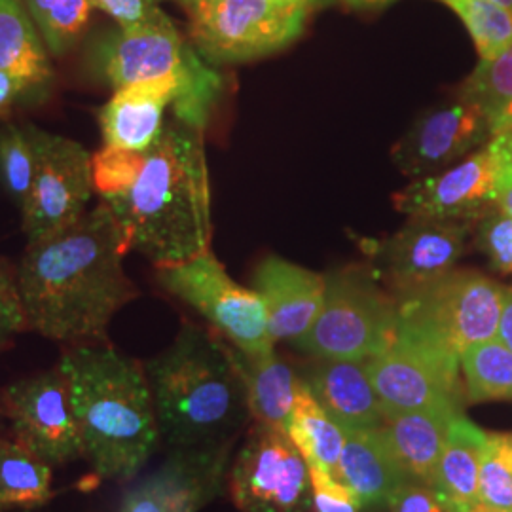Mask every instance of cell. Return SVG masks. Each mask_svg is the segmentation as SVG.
Wrapping results in <instances>:
<instances>
[{
    "label": "cell",
    "mask_w": 512,
    "mask_h": 512,
    "mask_svg": "<svg viewBox=\"0 0 512 512\" xmlns=\"http://www.w3.org/2000/svg\"><path fill=\"white\" fill-rule=\"evenodd\" d=\"M128 251L105 202L67 230L29 243L16 270L27 329L69 346L107 344L112 317L139 296L124 270Z\"/></svg>",
    "instance_id": "obj_1"
},
{
    "label": "cell",
    "mask_w": 512,
    "mask_h": 512,
    "mask_svg": "<svg viewBox=\"0 0 512 512\" xmlns=\"http://www.w3.org/2000/svg\"><path fill=\"white\" fill-rule=\"evenodd\" d=\"M129 251L173 266L211 251V186L202 129L165 122L124 194L105 198Z\"/></svg>",
    "instance_id": "obj_2"
},
{
    "label": "cell",
    "mask_w": 512,
    "mask_h": 512,
    "mask_svg": "<svg viewBox=\"0 0 512 512\" xmlns=\"http://www.w3.org/2000/svg\"><path fill=\"white\" fill-rule=\"evenodd\" d=\"M57 368L69 385L82 459L101 480L131 482L162 440L145 365L109 344H78Z\"/></svg>",
    "instance_id": "obj_3"
},
{
    "label": "cell",
    "mask_w": 512,
    "mask_h": 512,
    "mask_svg": "<svg viewBox=\"0 0 512 512\" xmlns=\"http://www.w3.org/2000/svg\"><path fill=\"white\" fill-rule=\"evenodd\" d=\"M160 439L169 450L236 440L251 420L230 344L184 323L169 348L145 363Z\"/></svg>",
    "instance_id": "obj_4"
},
{
    "label": "cell",
    "mask_w": 512,
    "mask_h": 512,
    "mask_svg": "<svg viewBox=\"0 0 512 512\" xmlns=\"http://www.w3.org/2000/svg\"><path fill=\"white\" fill-rule=\"evenodd\" d=\"M86 65L114 90L141 82H175L179 86V97L171 107L175 120L202 131L226 86L222 73L203 59L171 18L147 27H116L101 33L86 50Z\"/></svg>",
    "instance_id": "obj_5"
},
{
    "label": "cell",
    "mask_w": 512,
    "mask_h": 512,
    "mask_svg": "<svg viewBox=\"0 0 512 512\" xmlns=\"http://www.w3.org/2000/svg\"><path fill=\"white\" fill-rule=\"evenodd\" d=\"M505 287L473 270H452L418 289L395 294L397 334L461 363L476 344L497 338Z\"/></svg>",
    "instance_id": "obj_6"
},
{
    "label": "cell",
    "mask_w": 512,
    "mask_h": 512,
    "mask_svg": "<svg viewBox=\"0 0 512 512\" xmlns=\"http://www.w3.org/2000/svg\"><path fill=\"white\" fill-rule=\"evenodd\" d=\"M190 42L211 65L277 54L302 37L315 4L306 0H183Z\"/></svg>",
    "instance_id": "obj_7"
},
{
    "label": "cell",
    "mask_w": 512,
    "mask_h": 512,
    "mask_svg": "<svg viewBox=\"0 0 512 512\" xmlns=\"http://www.w3.org/2000/svg\"><path fill=\"white\" fill-rule=\"evenodd\" d=\"M397 327V296L365 268H344L327 275L323 308L294 346L311 359L370 361L391 348Z\"/></svg>",
    "instance_id": "obj_8"
},
{
    "label": "cell",
    "mask_w": 512,
    "mask_h": 512,
    "mask_svg": "<svg viewBox=\"0 0 512 512\" xmlns=\"http://www.w3.org/2000/svg\"><path fill=\"white\" fill-rule=\"evenodd\" d=\"M158 283L198 311L241 353L264 355L274 351L275 342L260 296L255 289L234 281L213 251L158 268Z\"/></svg>",
    "instance_id": "obj_9"
},
{
    "label": "cell",
    "mask_w": 512,
    "mask_h": 512,
    "mask_svg": "<svg viewBox=\"0 0 512 512\" xmlns=\"http://www.w3.org/2000/svg\"><path fill=\"white\" fill-rule=\"evenodd\" d=\"M241 512H313L310 467L287 433L255 423L228 471Z\"/></svg>",
    "instance_id": "obj_10"
},
{
    "label": "cell",
    "mask_w": 512,
    "mask_h": 512,
    "mask_svg": "<svg viewBox=\"0 0 512 512\" xmlns=\"http://www.w3.org/2000/svg\"><path fill=\"white\" fill-rule=\"evenodd\" d=\"M37 173L23 205V232L29 243L50 238L82 219L92 200V156L73 139L33 126Z\"/></svg>",
    "instance_id": "obj_11"
},
{
    "label": "cell",
    "mask_w": 512,
    "mask_h": 512,
    "mask_svg": "<svg viewBox=\"0 0 512 512\" xmlns=\"http://www.w3.org/2000/svg\"><path fill=\"white\" fill-rule=\"evenodd\" d=\"M0 410L14 440L52 469L82 458L69 385L57 366L6 385L0 391Z\"/></svg>",
    "instance_id": "obj_12"
},
{
    "label": "cell",
    "mask_w": 512,
    "mask_h": 512,
    "mask_svg": "<svg viewBox=\"0 0 512 512\" xmlns=\"http://www.w3.org/2000/svg\"><path fill=\"white\" fill-rule=\"evenodd\" d=\"M370 380L387 418L410 410H463L461 363L404 336L366 361Z\"/></svg>",
    "instance_id": "obj_13"
},
{
    "label": "cell",
    "mask_w": 512,
    "mask_h": 512,
    "mask_svg": "<svg viewBox=\"0 0 512 512\" xmlns=\"http://www.w3.org/2000/svg\"><path fill=\"white\" fill-rule=\"evenodd\" d=\"M236 440L171 450L150 475L133 484L118 512H200L228 484Z\"/></svg>",
    "instance_id": "obj_14"
},
{
    "label": "cell",
    "mask_w": 512,
    "mask_h": 512,
    "mask_svg": "<svg viewBox=\"0 0 512 512\" xmlns=\"http://www.w3.org/2000/svg\"><path fill=\"white\" fill-rule=\"evenodd\" d=\"M492 135L484 110L458 92L452 101L418 118L393 148V162L410 177H429L488 145Z\"/></svg>",
    "instance_id": "obj_15"
},
{
    "label": "cell",
    "mask_w": 512,
    "mask_h": 512,
    "mask_svg": "<svg viewBox=\"0 0 512 512\" xmlns=\"http://www.w3.org/2000/svg\"><path fill=\"white\" fill-rule=\"evenodd\" d=\"M471 230L473 222L408 217L397 234L372 249V256L395 294L406 293L452 272Z\"/></svg>",
    "instance_id": "obj_16"
},
{
    "label": "cell",
    "mask_w": 512,
    "mask_h": 512,
    "mask_svg": "<svg viewBox=\"0 0 512 512\" xmlns=\"http://www.w3.org/2000/svg\"><path fill=\"white\" fill-rule=\"evenodd\" d=\"M494 173V154L484 145L439 175L408 184L395 196V207L406 217L475 222L497 207Z\"/></svg>",
    "instance_id": "obj_17"
},
{
    "label": "cell",
    "mask_w": 512,
    "mask_h": 512,
    "mask_svg": "<svg viewBox=\"0 0 512 512\" xmlns=\"http://www.w3.org/2000/svg\"><path fill=\"white\" fill-rule=\"evenodd\" d=\"M253 289L264 304L272 340L296 344L310 332L323 308L327 275L281 256H268L256 266Z\"/></svg>",
    "instance_id": "obj_18"
},
{
    "label": "cell",
    "mask_w": 512,
    "mask_h": 512,
    "mask_svg": "<svg viewBox=\"0 0 512 512\" xmlns=\"http://www.w3.org/2000/svg\"><path fill=\"white\" fill-rule=\"evenodd\" d=\"M317 399L344 433L380 429L387 421L366 361L313 359L302 374Z\"/></svg>",
    "instance_id": "obj_19"
},
{
    "label": "cell",
    "mask_w": 512,
    "mask_h": 512,
    "mask_svg": "<svg viewBox=\"0 0 512 512\" xmlns=\"http://www.w3.org/2000/svg\"><path fill=\"white\" fill-rule=\"evenodd\" d=\"M179 97L175 82H141L116 90L99 109V128L107 147L148 152L165 128L164 114Z\"/></svg>",
    "instance_id": "obj_20"
},
{
    "label": "cell",
    "mask_w": 512,
    "mask_h": 512,
    "mask_svg": "<svg viewBox=\"0 0 512 512\" xmlns=\"http://www.w3.org/2000/svg\"><path fill=\"white\" fill-rule=\"evenodd\" d=\"M463 410L429 408L389 416L384 435L410 484L433 488L450 423Z\"/></svg>",
    "instance_id": "obj_21"
},
{
    "label": "cell",
    "mask_w": 512,
    "mask_h": 512,
    "mask_svg": "<svg viewBox=\"0 0 512 512\" xmlns=\"http://www.w3.org/2000/svg\"><path fill=\"white\" fill-rule=\"evenodd\" d=\"M336 478L357 495L363 509L389 507L393 495L410 484L389 450L384 427L346 433Z\"/></svg>",
    "instance_id": "obj_22"
},
{
    "label": "cell",
    "mask_w": 512,
    "mask_h": 512,
    "mask_svg": "<svg viewBox=\"0 0 512 512\" xmlns=\"http://www.w3.org/2000/svg\"><path fill=\"white\" fill-rule=\"evenodd\" d=\"M230 351L245 387L251 418L285 433L302 387V376L275 349L264 355H245L234 346H230Z\"/></svg>",
    "instance_id": "obj_23"
},
{
    "label": "cell",
    "mask_w": 512,
    "mask_h": 512,
    "mask_svg": "<svg viewBox=\"0 0 512 512\" xmlns=\"http://www.w3.org/2000/svg\"><path fill=\"white\" fill-rule=\"evenodd\" d=\"M488 433L463 412L450 423L433 490L452 512H469L478 505V475Z\"/></svg>",
    "instance_id": "obj_24"
},
{
    "label": "cell",
    "mask_w": 512,
    "mask_h": 512,
    "mask_svg": "<svg viewBox=\"0 0 512 512\" xmlns=\"http://www.w3.org/2000/svg\"><path fill=\"white\" fill-rule=\"evenodd\" d=\"M0 71L18 74L46 92L54 80L44 38L21 0H0Z\"/></svg>",
    "instance_id": "obj_25"
},
{
    "label": "cell",
    "mask_w": 512,
    "mask_h": 512,
    "mask_svg": "<svg viewBox=\"0 0 512 512\" xmlns=\"http://www.w3.org/2000/svg\"><path fill=\"white\" fill-rule=\"evenodd\" d=\"M285 433L310 469L336 476L346 433L317 403L304 378Z\"/></svg>",
    "instance_id": "obj_26"
},
{
    "label": "cell",
    "mask_w": 512,
    "mask_h": 512,
    "mask_svg": "<svg viewBox=\"0 0 512 512\" xmlns=\"http://www.w3.org/2000/svg\"><path fill=\"white\" fill-rule=\"evenodd\" d=\"M52 467L27 452L16 440L0 437V509H35L48 503Z\"/></svg>",
    "instance_id": "obj_27"
},
{
    "label": "cell",
    "mask_w": 512,
    "mask_h": 512,
    "mask_svg": "<svg viewBox=\"0 0 512 512\" xmlns=\"http://www.w3.org/2000/svg\"><path fill=\"white\" fill-rule=\"evenodd\" d=\"M467 403L512 401V349L497 338L476 344L461 355Z\"/></svg>",
    "instance_id": "obj_28"
},
{
    "label": "cell",
    "mask_w": 512,
    "mask_h": 512,
    "mask_svg": "<svg viewBox=\"0 0 512 512\" xmlns=\"http://www.w3.org/2000/svg\"><path fill=\"white\" fill-rule=\"evenodd\" d=\"M25 6L52 55H65L82 37L90 14V0H25Z\"/></svg>",
    "instance_id": "obj_29"
},
{
    "label": "cell",
    "mask_w": 512,
    "mask_h": 512,
    "mask_svg": "<svg viewBox=\"0 0 512 512\" xmlns=\"http://www.w3.org/2000/svg\"><path fill=\"white\" fill-rule=\"evenodd\" d=\"M459 93L475 101L488 116L492 131L512 114V46L494 59H480Z\"/></svg>",
    "instance_id": "obj_30"
},
{
    "label": "cell",
    "mask_w": 512,
    "mask_h": 512,
    "mask_svg": "<svg viewBox=\"0 0 512 512\" xmlns=\"http://www.w3.org/2000/svg\"><path fill=\"white\" fill-rule=\"evenodd\" d=\"M37 173L33 124H4L0 128V183L19 209L27 202Z\"/></svg>",
    "instance_id": "obj_31"
},
{
    "label": "cell",
    "mask_w": 512,
    "mask_h": 512,
    "mask_svg": "<svg viewBox=\"0 0 512 512\" xmlns=\"http://www.w3.org/2000/svg\"><path fill=\"white\" fill-rule=\"evenodd\" d=\"M446 4L475 42L480 59H494L512 46V14L492 0H439Z\"/></svg>",
    "instance_id": "obj_32"
},
{
    "label": "cell",
    "mask_w": 512,
    "mask_h": 512,
    "mask_svg": "<svg viewBox=\"0 0 512 512\" xmlns=\"http://www.w3.org/2000/svg\"><path fill=\"white\" fill-rule=\"evenodd\" d=\"M478 505L488 511H512V459L503 435L497 433H488L484 444L478 475Z\"/></svg>",
    "instance_id": "obj_33"
},
{
    "label": "cell",
    "mask_w": 512,
    "mask_h": 512,
    "mask_svg": "<svg viewBox=\"0 0 512 512\" xmlns=\"http://www.w3.org/2000/svg\"><path fill=\"white\" fill-rule=\"evenodd\" d=\"M147 152L105 147L92 156L93 186L101 198L120 196L139 177Z\"/></svg>",
    "instance_id": "obj_34"
},
{
    "label": "cell",
    "mask_w": 512,
    "mask_h": 512,
    "mask_svg": "<svg viewBox=\"0 0 512 512\" xmlns=\"http://www.w3.org/2000/svg\"><path fill=\"white\" fill-rule=\"evenodd\" d=\"M476 245L499 274H512V217L495 207L476 220Z\"/></svg>",
    "instance_id": "obj_35"
},
{
    "label": "cell",
    "mask_w": 512,
    "mask_h": 512,
    "mask_svg": "<svg viewBox=\"0 0 512 512\" xmlns=\"http://www.w3.org/2000/svg\"><path fill=\"white\" fill-rule=\"evenodd\" d=\"M25 329L27 319L21 306L16 275L0 260V353L12 344L16 334Z\"/></svg>",
    "instance_id": "obj_36"
},
{
    "label": "cell",
    "mask_w": 512,
    "mask_h": 512,
    "mask_svg": "<svg viewBox=\"0 0 512 512\" xmlns=\"http://www.w3.org/2000/svg\"><path fill=\"white\" fill-rule=\"evenodd\" d=\"M310 475L313 512H361L363 505L357 495L336 476L313 469Z\"/></svg>",
    "instance_id": "obj_37"
},
{
    "label": "cell",
    "mask_w": 512,
    "mask_h": 512,
    "mask_svg": "<svg viewBox=\"0 0 512 512\" xmlns=\"http://www.w3.org/2000/svg\"><path fill=\"white\" fill-rule=\"evenodd\" d=\"M90 4L114 19L120 29L147 27L169 18L152 0H90Z\"/></svg>",
    "instance_id": "obj_38"
},
{
    "label": "cell",
    "mask_w": 512,
    "mask_h": 512,
    "mask_svg": "<svg viewBox=\"0 0 512 512\" xmlns=\"http://www.w3.org/2000/svg\"><path fill=\"white\" fill-rule=\"evenodd\" d=\"M488 145L494 154L497 207L512 217V129L497 131Z\"/></svg>",
    "instance_id": "obj_39"
},
{
    "label": "cell",
    "mask_w": 512,
    "mask_h": 512,
    "mask_svg": "<svg viewBox=\"0 0 512 512\" xmlns=\"http://www.w3.org/2000/svg\"><path fill=\"white\" fill-rule=\"evenodd\" d=\"M46 90L38 88L33 82L21 78L18 74L0 71V122L8 120L14 110L33 99H42Z\"/></svg>",
    "instance_id": "obj_40"
},
{
    "label": "cell",
    "mask_w": 512,
    "mask_h": 512,
    "mask_svg": "<svg viewBox=\"0 0 512 512\" xmlns=\"http://www.w3.org/2000/svg\"><path fill=\"white\" fill-rule=\"evenodd\" d=\"M391 512H452L429 486L406 484L389 503Z\"/></svg>",
    "instance_id": "obj_41"
},
{
    "label": "cell",
    "mask_w": 512,
    "mask_h": 512,
    "mask_svg": "<svg viewBox=\"0 0 512 512\" xmlns=\"http://www.w3.org/2000/svg\"><path fill=\"white\" fill-rule=\"evenodd\" d=\"M497 340L512 349V285L505 287V293H503L501 315L497 325Z\"/></svg>",
    "instance_id": "obj_42"
},
{
    "label": "cell",
    "mask_w": 512,
    "mask_h": 512,
    "mask_svg": "<svg viewBox=\"0 0 512 512\" xmlns=\"http://www.w3.org/2000/svg\"><path fill=\"white\" fill-rule=\"evenodd\" d=\"M340 2L353 10H376V8L389 6L395 0H340Z\"/></svg>",
    "instance_id": "obj_43"
},
{
    "label": "cell",
    "mask_w": 512,
    "mask_h": 512,
    "mask_svg": "<svg viewBox=\"0 0 512 512\" xmlns=\"http://www.w3.org/2000/svg\"><path fill=\"white\" fill-rule=\"evenodd\" d=\"M501 129H512V114H509L503 122H499V124L495 126L494 133L501 131Z\"/></svg>",
    "instance_id": "obj_44"
},
{
    "label": "cell",
    "mask_w": 512,
    "mask_h": 512,
    "mask_svg": "<svg viewBox=\"0 0 512 512\" xmlns=\"http://www.w3.org/2000/svg\"><path fill=\"white\" fill-rule=\"evenodd\" d=\"M492 2H495L497 6H501V8H505L507 12L512 14V0H492Z\"/></svg>",
    "instance_id": "obj_45"
},
{
    "label": "cell",
    "mask_w": 512,
    "mask_h": 512,
    "mask_svg": "<svg viewBox=\"0 0 512 512\" xmlns=\"http://www.w3.org/2000/svg\"><path fill=\"white\" fill-rule=\"evenodd\" d=\"M503 439H505V444H507V450H509V456L512 459V433H507V435H503Z\"/></svg>",
    "instance_id": "obj_46"
},
{
    "label": "cell",
    "mask_w": 512,
    "mask_h": 512,
    "mask_svg": "<svg viewBox=\"0 0 512 512\" xmlns=\"http://www.w3.org/2000/svg\"><path fill=\"white\" fill-rule=\"evenodd\" d=\"M4 416H2V410H0V435L4 433Z\"/></svg>",
    "instance_id": "obj_47"
},
{
    "label": "cell",
    "mask_w": 512,
    "mask_h": 512,
    "mask_svg": "<svg viewBox=\"0 0 512 512\" xmlns=\"http://www.w3.org/2000/svg\"><path fill=\"white\" fill-rule=\"evenodd\" d=\"M476 509H478V512H495V511H488V509H484V507H480V505H476Z\"/></svg>",
    "instance_id": "obj_48"
},
{
    "label": "cell",
    "mask_w": 512,
    "mask_h": 512,
    "mask_svg": "<svg viewBox=\"0 0 512 512\" xmlns=\"http://www.w3.org/2000/svg\"><path fill=\"white\" fill-rule=\"evenodd\" d=\"M306 2H311V4H315V6H319V2H321V0H306Z\"/></svg>",
    "instance_id": "obj_49"
},
{
    "label": "cell",
    "mask_w": 512,
    "mask_h": 512,
    "mask_svg": "<svg viewBox=\"0 0 512 512\" xmlns=\"http://www.w3.org/2000/svg\"><path fill=\"white\" fill-rule=\"evenodd\" d=\"M0 512H12L10 511V509H0ZM21 512H29V511H25V509H23V511Z\"/></svg>",
    "instance_id": "obj_50"
},
{
    "label": "cell",
    "mask_w": 512,
    "mask_h": 512,
    "mask_svg": "<svg viewBox=\"0 0 512 512\" xmlns=\"http://www.w3.org/2000/svg\"><path fill=\"white\" fill-rule=\"evenodd\" d=\"M152 2H156V4H160V2H167V0H152Z\"/></svg>",
    "instance_id": "obj_51"
},
{
    "label": "cell",
    "mask_w": 512,
    "mask_h": 512,
    "mask_svg": "<svg viewBox=\"0 0 512 512\" xmlns=\"http://www.w3.org/2000/svg\"><path fill=\"white\" fill-rule=\"evenodd\" d=\"M469 512H478V509H476V507H475V509H473V511H469Z\"/></svg>",
    "instance_id": "obj_52"
}]
</instances>
